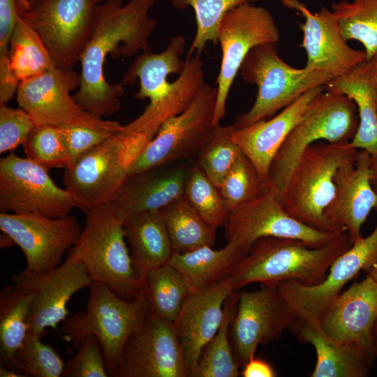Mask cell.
Here are the masks:
<instances>
[{
	"mask_svg": "<svg viewBox=\"0 0 377 377\" xmlns=\"http://www.w3.org/2000/svg\"><path fill=\"white\" fill-rule=\"evenodd\" d=\"M157 0H105L96 5L90 37L81 54L80 82L74 100L86 111L108 117L117 112L124 86L105 77L108 55L131 57L151 52L149 38L157 22L149 13Z\"/></svg>",
	"mask_w": 377,
	"mask_h": 377,
	"instance_id": "1",
	"label": "cell"
},
{
	"mask_svg": "<svg viewBox=\"0 0 377 377\" xmlns=\"http://www.w3.org/2000/svg\"><path fill=\"white\" fill-rule=\"evenodd\" d=\"M351 246L347 231L316 248L293 238L262 237L228 277L234 291L253 283L277 286L294 281L316 285L325 278L334 260Z\"/></svg>",
	"mask_w": 377,
	"mask_h": 377,
	"instance_id": "2",
	"label": "cell"
},
{
	"mask_svg": "<svg viewBox=\"0 0 377 377\" xmlns=\"http://www.w3.org/2000/svg\"><path fill=\"white\" fill-rule=\"evenodd\" d=\"M89 288L85 311L63 321L61 335L76 349L88 336L94 335L101 345L108 374L113 376L126 343L148 315L149 301L142 288L129 301L98 281H92Z\"/></svg>",
	"mask_w": 377,
	"mask_h": 377,
	"instance_id": "3",
	"label": "cell"
},
{
	"mask_svg": "<svg viewBox=\"0 0 377 377\" xmlns=\"http://www.w3.org/2000/svg\"><path fill=\"white\" fill-rule=\"evenodd\" d=\"M85 214L84 226L68 256L84 265L92 281L105 284L124 300H135L142 281L126 246L123 223L112 203Z\"/></svg>",
	"mask_w": 377,
	"mask_h": 377,
	"instance_id": "4",
	"label": "cell"
},
{
	"mask_svg": "<svg viewBox=\"0 0 377 377\" xmlns=\"http://www.w3.org/2000/svg\"><path fill=\"white\" fill-rule=\"evenodd\" d=\"M350 142H317L308 147L295 165L279 200L293 219L314 229L337 232L325 216L336 189L335 175L343 163L356 160Z\"/></svg>",
	"mask_w": 377,
	"mask_h": 377,
	"instance_id": "5",
	"label": "cell"
},
{
	"mask_svg": "<svg viewBox=\"0 0 377 377\" xmlns=\"http://www.w3.org/2000/svg\"><path fill=\"white\" fill-rule=\"evenodd\" d=\"M325 90L311 101L272 161L269 186L277 192L279 198L308 147L320 140L332 143L350 142L357 131L359 117L355 102L344 94Z\"/></svg>",
	"mask_w": 377,
	"mask_h": 377,
	"instance_id": "6",
	"label": "cell"
},
{
	"mask_svg": "<svg viewBox=\"0 0 377 377\" xmlns=\"http://www.w3.org/2000/svg\"><path fill=\"white\" fill-rule=\"evenodd\" d=\"M240 72L246 82L257 87L258 93L250 110L235 119L232 124L235 128L269 118L307 91L333 80L324 72L289 66L279 57L276 43L252 48Z\"/></svg>",
	"mask_w": 377,
	"mask_h": 377,
	"instance_id": "7",
	"label": "cell"
},
{
	"mask_svg": "<svg viewBox=\"0 0 377 377\" xmlns=\"http://www.w3.org/2000/svg\"><path fill=\"white\" fill-rule=\"evenodd\" d=\"M216 96V87L205 83L190 106L163 122L128 161V176L198 155L214 131Z\"/></svg>",
	"mask_w": 377,
	"mask_h": 377,
	"instance_id": "8",
	"label": "cell"
},
{
	"mask_svg": "<svg viewBox=\"0 0 377 377\" xmlns=\"http://www.w3.org/2000/svg\"><path fill=\"white\" fill-rule=\"evenodd\" d=\"M80 76L73 70L54 68L20 82L17 102L36 126H85L119 134L123 125L105 120L83 109L70 96L79 87Z\"/></svg>",
	"mask_w": 377,
	"mask_h": 377,
	"instance_id": "9",
	"label": "cell"
},
{
	"mask_svg": "<svg viewBox=\"0 0 377 377\" xmlns=\"http://www.w3.org/2000/svg\"><path fill=\"white\" fill-rule=\"evenodd\" d=\"M222 51L220 71L216 79L217 96L213 125L226 116L230 89L250 50L265 43H277L279 30L273 16L263 6L245 3L229 10L217 29Z\"/></svg>",
	"mask_w": 377,
	"mask_h": 377,
	"instance_id": "10",
	"label": "cell"
},
{
	"mask_svg": "<svg viewBox=\"0 0 377 377\" xmlns=\"http://www.w3.org/2000/svg\"><path fill=\"white\" fill-rule=\"evenodd\" d=\"M76 207L71 194L48 170L14 153L0 160V212L61 218Z\"/></svg>",
	"mask_w": 377,
	"mask_h": 377,
	"instance_id": "11",
	"label": "cell"
},
{
	"mask_svg": "<svg viewBox=\"0 0 377 377\" xmlns=\"http://www.w3.org/2000/svg\"><path fill=\"white\" fill-rule=\"evenodd\" d=\"M94 0H36L21 16L36 31L57 68L73 70L90 37Z\"/></svg>",
	"mask_w": 377,
	"mask_h": 377,
	"instance_id": "12",
	"label": "cell"
},
{
	"mask_svg": "<svg viewBox=\"0 0 377 377\" xmlns=\"http://www.w3.org/2000/svg\"><path fill=\"white\" fill-rule=\"evenodd\" d=\"M224 226L228 242L236 243L248 253L262 237L293 238L316 248L328 244L341 233L318 230L293 219L284 210L279 194L272 187L230 211Z\"/></svg>",
	"mask_w": 377,
	"mask_h": 377,
	"instance_id": "13",
	"label": "cell"
},
{
	"mask_svg": "<svg viewBox=\"0 0 377 377\" xmlns=\"http://www.w3.org/2000/svg\"><path fill=\"white\" fill-rule=\"evenodd\" d=\"M126 138L114 135L81 155L65 168L63 182L76 207L87 213L110 203L128 177L123 161Z\"/></svg>",
	"mask_w": 377,
	"mask_h": 377,
	"instance_id": "14",
	"label": "cell"
},
{
	"mask_svg": "<svg viewBox=\"0 0 377 377\" xmlns=\"http://www.w3.org/2000/svg\"><path fill=\"white\" fill-rule=\"evenodd\" d=\"M0 229L22 251L25 269L36 275L55 269L82 230L75 216L49 218L5 212L0 213Z\"/></svg>",
	"mask_w": 377,
	"mask_h": 377,
	"instance_id": "15",
	"label": "cell"
},
{
	"mask_svg": "<svg viewBox=\"0 0 377 377\" xmlns=\"http://www.w3.org/2000/svg\"><path fill=\"white\" fill-rule=\"evenodd\" d=\"M191 369L174 328L149 311L142 327L128 339L114 377H188Z\"/></svg>",
	"mask_w": 377,
	"mask_h": 377,
	"instance_id": "16",
	"label": "cell"
},
{
	"mask_svg": "<svg viewBox=\"0 0 377 377\" xmlns=\"http://www.w3.org/2000/svg\"><path fill=\"white\" fill-rule=\"evenodd\" d=\"M376 262L377 226L368 237H362L337 257L320 283L307 286L286 281L279 283L277 288L297 318L318 322L323 312L342 292L345 285L362 269L369 272Z\"/></svg>",
	"mask_w": 377,
	"mask_h": 377,
	"instance_id": "17",
	"label": "cell"
},
{
	"mask_svg": "<svg viewBox=\"0 0 377 377\" xmlns=\"http://www.w3.org/2000/svg\"><path fill=\"white\" fill-rule=\"evenodd\" d=\"M277 286L261 284L259 289L239 292L230 326L239 366L255 357L260 344L279 339L296 319Z\"/></svg>",
	"mask_w": 377,
	"mask_h": 377,
	"instance_id": "18",
	"label": "cell"
},
{
	"mask_svg": "<svg viewBox=\"0 0 377 377\" xmlns=\"http://www.w3.org/2000/svg\"><path fill=\"white\" fill-rule=\"evenodd\" d=\"M12 282L34 290L27 321L29 332L42 338L47 328L57 330L67 318L68 301L75 293L89 287L92 280L84 265L68 256L47 274L36 275L24 269L12 276Z\"/></svg>",
	"mask_w": 377,
	"mask_h": 377,
	"instance_id": "19",
	"label": "cell"
},
{
	"mask_svg": "<svg viewBox=\"0 0 377 377\" xmlns=\"http://www.w3.org/2000/svg\"><path fill=\"white\" fill-rule=\"evenodd\" d=\"M284 6L297 10L304 18L302 47L306 53L305 68L324 72L333 80L341 77L367 60L364 51L350 47L343 37L331 10L322 7L312 13L299 0H281Z\"/></svg>",
	"mask_w": 377,
	"mask_h": 377,
	"instance_id": "20",
	"label": "cell"
},
{
	"mask_svg": "<svg viewBox=\"0 0 377 377\" xmlns=\"http://www.w3.org/2000/svg\"><path fill=\"white\" fill-rule=\"evenodd\" d=\"M376 320L377 280L368 274L335 297L318 323L330 339L341 343H355L374 362L372 330Z\"/></svg>",
	"mask_w": 377,
	"mask_h": 377,
	"instance_id": "21",
	"label": "cell"
},
{
	"mask_svg": "<svg viewBox=\"0 0 377 377\" xmlns=\"http://www.w3.org/2000/svg\"><path fill=\"white\" fill-rule=\"evenodd\" d=\"M372 158L358 151L356 160L343 163L335 175L334 196L325 216L337 232L347 231L352 244L363 237L361 228L371 211L377 210V193L371 183Z\"/></svg>",
	"mask_w": 377,
	"mask_h": 377,
	"instance_id": "22",
	"label": "cell"
},
{
	"mask_svg": "<svg viewBox=\"0 0 377 377\" xmlns=\"http://www.w3.org/2000/svg\"><path fill=\"white\" fill-rule=\"evenodd\" d=\"M325 89V86H319L307 91L270 119L242 128L234 127L231 132L232 140L249 158L267 186H269V167L277 151L311 101Z\"/></svg>",
	"mask_w": 377,
	"mask_h": 377,
	"instance_id": "23",
	"label": "cell"
},
{
	"mask_svg": "<svg viewBox=\"0 0 377 377\" xmlns=\"http://www.w3.org/2000/svg\"><path fill=\"white\" fill-rule=\"evenodd\" d=\"M232 292L227 277L205 290L191 293L174 322L191 376L204 347L218 332L224 317V303Z\"/></svg>",
	"mask_w": 377,
	"mask_h": 377,
	"instance_id": "24",
	"label": "cell"
},
{
	"mask_svg": "<svg viewBox=\"0 0 377 377\" xmlns=\"http://www.w3.org/2000/svg\"><path fill=\"white\" fill-rule=\"evenodd\" d=\"M189 168L163 165L128 176L111 202L119 219L160 210L183 197Z\"/></svg>",
	"mask_w": 377,
	"mask_h": 377,
	"instance_id": "25",
	"label": "cell"
},
{
	"mask_svg": "<svg viewBox=\"0 0 377 377\" xmlns=\"http://www.w3.org/2000/svg\"><path fill=\"white\" fill-rule=\"evenodd\" d=\"M186 65L170 89L159 98L149 102L143 112L123 126L120 134L124 138L141 135L145 144L156 134L166 120L185 111L205 83L203 62L200 54L185 59Z\"/></svg>",
	"mask_w": 377,
	"mask_h": 377,
	"instance_id": "26",
	"label": "cell"
},
{
	"mask_svg": "<svg viewBox=\"0 0 377 377\" xmlns=\"http://www.w3.org/2000/svg\"><path fill=\"white\" fill-rule=\"evenodd\" d=\"M302 342L313 346L316 362L311 377H366L374 362L353 343H341L330 339L318 322L296 318L290 327Z\"/></svg>",
	"mask_w": 377,
	"mask_h": 377,
	"instance_id": "27",
	"label": "cell"
},
{
	"mask_svg": "<svg viewBox=\"0 0 377 377\" xmlns=\"http://www.w3.org/2000/svg\"><path fill=\"white\" fill-rule=\"evenodd\" d=\"M325 89L344 94L355 102L359 126L350 145L367 151L372 161H377V84L369 61L365 60L348 73L332 80Z\"/></svg>",
	"mask_w": 377,
	"mask_h": 377,
	"instance_id": "28",
	"label": "cell"
},
{
	"mask_svg": "<svg viewBox=\"0 0 377 377\" xmlns=\"http://www.w3.org/2000/svg\"><path fill=\"white\" fill-rule=\"evenodd\" d=\"M133 267L142 281L151 271L168 263L173 250L160 210L137 214L123 223Z\"/></svg>",
	"mask_w": 377,
	"mask_h": 377,
	"instance_id": "29",
	"label": "cell"
},
{
	"mask_svg": "<svg viewBox=\"0 0 377 377\" xmlns=\"http://www.w3.org/2000/svg\"><path fill=\"white\" fill-rule=\"evenodd\" d=\"M186 40L183 36L172 37L166 48L160 53L142 52L139 54L127 71L122 82L123 86L133 84L140 80V89L135 98L138 100L148 98L154 102L170 87L168 77L172 73L180 74L184 69L186 61L181 59Z\"/></svg>",
	"mask_w": 377,
	"mask_h": 377,
	"instance_id": "30",
	"label": "cell"
},
{
	"mask_svg": "<svg viewBox=\"0 0 377 377\" xmlns=\"http://www.w3.org/2000/svg\"><path fill=\"white\" fill-rule=\"evenodd\" d=\"M248 251L235 242L222 249L205 246L184 253H173L168 263L178 269L192 293L205 290L227 278Z\"/></svg>",
	"mask_w": 377,
	"mask_h": 377,
	"instance_id": "31",
	"label": "cell"
},
{
	"mask_svg": "<svg viewBox=\"0 0 377 377\" xmlns=\"http://www.w3.org/2000/svg\"><path fill=\"white\" fill-rule=\"evenodd\" d=\"M34 295V292L31 288L15 283L6 286L0 291L1 367L17 371L15 354L29 331L27 320Z\"/></svg>",
	"mask_w": 377,
	"mask_h": 377,
	"instance_id": "32",
	"label": "cell"
},
{
	"mask_svg": "<svg viewBox=\"0 0 377 377\" xmlns=\"http://www.w3.org/2000/svg\"><path fill=\"white\" fill-rule=\"evenodd\" d=\"M173 253L212 246L216 228L209 224L183 197L160 209Z\"/></svg>",
	"mask_w": 377,
	"mask_h": 377,
	"instance_id": "33",
	"label": "cell"
},
{
	"mask_svg": "<svg viewBox=\"0 0 377 377\" xmlns=\"http://www.w3.org/2000/svg\"><path fill=\"white\" fill-rule=\"evenodd\" d=\"M151 312L174 323L192 293L182 274L169 263L149 272L142 279V288Z\"/></svg>",
	"mask_w": 377,
	"mask_h": 377,
	"instance_id": "34",
	"label": "cell"
},
{
	"mask_svg": "<svg viewBox=\"0 0 377 377\" xmlns=\"http://www.w3.org/2000/svg\"><path fill=\"white\" fill-rule=\"evenodd\" d=\"M9 57L20 82L57 68L38 34L21 15L11 36Z\"/></svg>",
	"mask_w": 377,
	"mask_h": 377,
	"instance_id": "35",
	"label": "cell"
},
{
	"mask_svg": "<svg viewBox=\"0 0 377 377\" xmlns=\"http://www.w3.org/2000/svg\"><path fill=\"white\" fill-rule=\"evenodd\" d=\"M237 290L224 303L223 322L214 337L204 347L191 377H237L239 364L234 357L228 332L237 309Z\"/></svg>",
	"mask_w": 377,
	"mask_h": 377,
	"instance_id": "36",
	"label": "cell"
},
{
	"mask_svg": "<svg viewBox=\"0 0 377 377\" xmlns=\"http://www.w3.org/2000/svg\"><path fill=\"white\" fill-rule=\"evenodd\" d=\"M331 10L345 40H355L364 47L367 60L377 52V0H342Z\"/></svg>",
	"mask_w": 377,
	"mask_h": 377,
	"instance_id": "37",
	"label": "cell"
},
{
	"mask_svg": "<svg viewBox=\"0 0 377 377\" xmlns=\"http://www.w3.org/2000/svg\"><path fill=\"white\" fill-rule=\"evenodd\" d=\"M258 0H171L179 10L191 7L196 20V32L188 51L186 59L200 54L208 42L218 43L217 29L223 16L234 8Z\"/></svg>",
	"mask_w": 377,
	"mask_h": 377,
	"instance_id": "38",
	"label": "cell"
},
{
	"mask_svg": "<svg viewBox=\"0 0 377 377\" xmlns=\"http://www.w3.org/2000/svg\"><path fill=\"white\" fill-rule=\"evenodd\" d=\"M183 198L212 226H225L229 212L219 188L198 164L189 168Z\"/></svg>",
	"mask_w": 377,
	"mask_h": 377,
	"instance_id": "39",
	"label": "cell"
},
{
	"mask_svg": "<svg viewBox=\"0 0 377 377\" xmlns=\"http://www.w3.org/2000/svg\"><path fill=\"white\" fill-rule=\"evenodd\" d=\"M233 128L232 124L215 126L211 138L198 154V165L218 188L242 153L231 138Z\"/></svg>",
	"mask_w": 377,
	"mask_h": 377,
	"instance_id": "40",
	"label": "cell"
},
{
	"mask_svg": "<svg viewBox=\"0 0 377 377\" xmlns=\"http://www.w3.org/2000/svg\"><path fill=\"white\" fill-rule=\"evenodd\" d=\"M269 187L263 183L254 165L242 152L219 188L228 212L251 201Z\"/></svg>",
	"mask_w": 377,
	"mask_h": 377,
	"instance_id": "41",
	"label": "cell"
},
{
	"mask_svg": "<svg viewBox=\"0 0 377 377\" xmlns=\"http://www.w3.org/2000/svg\"><path fill=\"white\" fill-rule=\"evenodd\" d=\"M41 338L28 331L15 354L16 370L29 377H61L65 364L59 353Z\"/></svg>",
	"mask_w": 377,
	"mask_h": 377,
	"instance_id": "42",
	"label": "cell"
},
{
	"mask_svg": "<svg viewBox=\"0 0 377 377\" xmlns=\"http://www.w3.org/2000/svg\"><path fill=\"white\" fill-rule=\"evenodd\" d=\"M22 145L27 158L48 170L68 165V151L57 126H35Z\"/></svg>",
	"mask_w": 377,
	"mask_h": 377,
	"instance_id": "43",
	"label": "cell"
},
{
	"mask_svg": "<svg viewBox=\"0 0 377 377\" xmlns=\"http://www.w3.org/2000/svg\"><path fill=\"white\" fill-rule=\"evenodd\" d=\"M76 354L65 364L64 377L110 376L101 345L94 335L88 336Z\"/></svg>",
	"mask_w": 377,
	"mask_h": 377,
	"instance_id": "44",
	"label": "cell"
},
{
	"mask_svg": "<svg viewBox=\"0 0 377 377\" xmlns=\"http://www.w3.org/2000/svg\"><path fill=\"white\" fill-rule=\"evenodd\" d=\"M35 124L22 108L0 105V153L15 150L23 145Z\"/></svg>",
	"mask_w": 377,
	"mask_h": 377,
	"instance_id": "45",
	"label": "cell"
},
{
	"mask_svg": "<svg viewBox=\"0 0 377 377\" xmlns=\"http://www.w3.org/2000/svg\"><path fill=\"white\" fill-rule=\"evenodd\" d=\"M58 127L68 151V165L93 147L117 135L85 126L67 125Z\"/></svg>",
	"mask_w": 377,
	"mask_h": 377,
	"instance_id": "46",
	"label": "cell"
},
{
	"mask_svg": "<svg viewBox=\"0 0 377 377\" xmlns=\"http://www.w3.org/2000/svg\"><path fill=\"white\" fill-rule=\"evenodd\" d=\"M241 374L243 377H274L276 371L266 360L253 357L242 367Z\"/></svg>",
	"mask_w": 377,
	"mask_h": 377,
	"instance_id": "47",
	"label": "cell"
},
{
	"mask_svg": "<svg viewBox=\"0 0 377 377\" xmlns=\"http://www.w3.org/2000/svg\"><path fill=\"white\" fill-rule=\"evenodd\" d=\"M1 377H24V376L18 371L0 366Z\"/></svg>",
	"mask_w": 377,
	"mask_h": 377,
	"instance_id": "48",
	"label": "cell"
},
{
	"mask_svg": "<svg viewBox=\"0 0 377 377\" xmlns=\"http://www.w3.org/2000/svg\"><path fill=\"white\" fill-rule=\"evenodd\" d=\"M371 183L374 190L377 193V161H372Z\"/></svg>",
	"mask_w": 377,
	"mask_h": 377,
	"instance_id": "49",
	"label": "cell"
},
{
	"mask_svg": "<svg viewBox=\"0 0 377 377\" xmlns=\"http://www.w3.org/2000/svg\"><path fill=\"white\" fill-rule=\"evenodd\" d=\"M20 15H22L31 8V5L27 0H16Z\"/></svg>",
	"mask_w": 377,
	"mask_h": 377,
	"instance_id": "50",
	"label": "cell"
},
{
	"mask_svg": "<svg viewBox=\"0 0 377 377\" xmlns=\"http://www.w3.org/2000/svg\"><path fill=\"white\" fill-rule=\"evenodd\" d=\"M370 64L371 71L373 75V77L375 80V82L377 84V52L376 53L368 60Z\"/></svg>",
	"mask_w": 377,
	"mask_h": 377,
	"instance_id": "51",
	"label": "cell"
},
{
	"mask_svg": "<svg viewBox=\"0 0 377 377\" xmlns=\"http://www.w3.org/2000/svg\"><path fill=\"white\" fill-rule=\"evenodd\" d=\"M372 348L374 356L377 357V320L372 330Z\"/></svg>",
	"mask_w": 377,
	"mask_h": 377,
	"instance_id": "52",
	"label": "cell"
},
{
	"mask_svg": "<svg viewBox=\"0 0 377 377\" xmlns=\"http://www.w3.org/2000/svg\"><path fill=\"white\" fill-rule=\"evenodd\" d=\"M368 274L372 276L374 279L377 280V262L374 265V267L369 270Z\"/></svg>",
	"mask_w": 377,
	"mask_h": 377,
	"instance_id": "53",
	"label": "cell"
},
{
	"mask_svg": "<svg viewBox=\"0 0 377 377\" xmlns=\"http://www.w3.org/2000/svg\"><path fill=\"white\" fill-rule=\"evenodd\" d=\"M105 0H94L95 3L96 4H98V3H102L103 1H104Z\"/></svg>",
	"mask_w": 377,
	"mask_h": 377,
	"instance_id": "54",
	"label": "cell"
},
{
	"mask_svg": "<svg viewBox=\"0 0 377 377\" xmlns=\"http://www.w3.org/2000/svg\"><path fill=\"white\" fill-rule=\"evenodd\" d=\"M28 1V3L31 5L32 3H34L36 0H27Z\"/></svg>",
	"mask_w": 377,
	"mask_h": 377,
	"instance_id": "55",
	"label": "cell"
}]
</instances>
